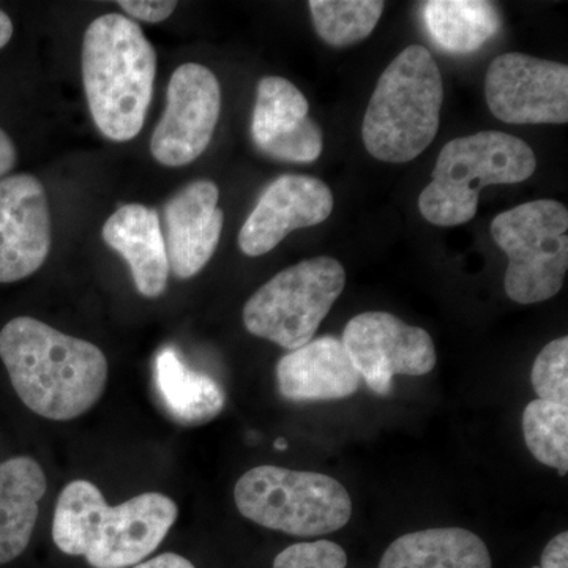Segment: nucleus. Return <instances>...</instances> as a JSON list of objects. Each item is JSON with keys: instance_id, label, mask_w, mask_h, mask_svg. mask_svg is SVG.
Instances as JSON below:
<instances>
[{"instance_id": "29", "label": "nucleus", "mask_w": 568, "mask_h": 568, "mask_svg": "<svg viewBox=\"0 0 568 568\" xmlns=\"http://www.w3.org/2000/svg\"><path fill=\"white\" fill-rule=\"evenodd\" d=\"M133 568H196L190 562L189 559L183 558L175 552H164V555L156 556L151 560L138 564Z\"/></svg>"}, {"instance_id": "22", "label": "nucleus", "mask_w": 568, "mask_h": 568, "mask_svg": "<svg viewBox=\"0 0 568 568\" xmlns=\"http://www.w3.org/2000/svg\"><path fill=\"white\" fill-rule=\"evenodd\" d=\"M308 7L317 36L334 48L372 36L384 11L381 0H312Z\"/></svg>"}, {"instance_id": "5", "label": "nucleus", "mask_w": 568, "mask_h": 568, "mask_svg": "<svg viewBox=\"0 0 568 568\" xmlns=\"http://www.w3.org/2000/svg\"><path fill=\"white\" fill-rule=\"evenodd\" d=\"M536 170V153L528 142L511 134L478 132L455 138L437 156L433 181L418 197V209L435 226H462L476 216L485 186L521 183Z\"/></svg>"}, {"instance_id": "9", "label": "nucleus", "mask_w": 568, "mask_h": 568, "mask_svg": "<svg viewBox=\"0 0 568 568\" xmlns=\"http://www.w3.org/2000/svg\"><path fill=\"white\" fill-rule=\"evenodd\" d=\"M342 342L366 387L376 395H390L396 375L424 376L436 366L432 335L392 313L366 312L353 317Z\"/></svg>"}, {"instance_id": "2", "label": "nucleus", "mask_w": 568, "mask_h": 568, "mask_svg": "<svg viewBox=\"0 0 568 568\" xmlns=\"http://www.w3.org/2000/svg\"><path fill=\"white\" fill-rule=\"evenodd\" d=\"M178 517V504L162 493L111 507L92 481L74 480L59 496L52 540L93 568L134 567L162 545Z\"/></svg>"}, {"instance_id": "18", "label": "nucleus", "mask_w": 568, "mask_h": 568, "mask_svg": "<svg viewBox=\"0 0 568 568\" xmlns=\"http://www.w3.org/2000/svg\"><path fill=\"white\" fill-rule=\"evenodd\" d=\"M44 493L47 476L36 459L0 463V564L11 562L28 548Z\"/></svg>"}, {"instance_id": "30", "label": "nucleus", "mask_w": 568, "mask_h": 568, "mask_svg": "<svg viewBox=\"0 0 568 568\" xmlns=\"http://www.w3.org/2000/svg\"><path fill=\"white\" fill-rule=\"evenodd\" d=\"M11 37H13V22L6 11L0 10V50L9 43Z\"/></svg>"}, {"instance_id": "24", "label": "nucleus", "mask_w": 568, "mask_h": 568, "mask_svg": "<svg viewBox=\"0 0 568 568\" xmlns=\"http://www.w3.org/2000/svg\"><path fill=\"white\" fill-rule=\"evenodd\" d=\"M532 387L538 399L568 405V338L552 339L537 355L532 366Z\"/></svg>"}, {"instance_id": "4", "label": "nucleus", "mask_w": 568, "mask_h": 568, "mask_svg": "<svg viewBox=\"0 0 568 568\" xmlns=\"http://www.w3.org/2000/svg\"><path fill=\"white\" fill-rule=\"evenodd\" d=\"M444 82L432 52L410 44L377 80L362 123L373 159L407 163L424 153L439 130Z\"/></svg>"}, {"instance_id": "23", "label": "nucleus", "mask_w": 568, "mask_h": 568, "mask_svg": "<svg viewBox=\"0 0 568 568\" xmlns=\"http://www.w3.org/2000/svg\"><path fill=\"white\" fill-rule=\"evenodd\" d=\"M523 435L538 463L567 476L568 405L534 399L523 413Z\"/></svg>"}, {"instance_id": "26", "label": "nucleus", "mask_w": 568, "mask_h": 568, "mask_svg": "<svg viewBox=\"0 0 568 568\" xmlns=\"http://www.w3.org/2000/svg\"><path fill=\"white\" fill-rule=\"evenodd\" d=\"M119 7H122V10L134 20L155 24V22L168 20L178 9V2L174 0H121Z\"/></svg>"}, {"instance_id": "31", "label": "nucleus", "mask_w": 568, "mask_h": 568, "mask_svg": "<svg viewBox=\"0 0 568 568\" xmlns=\"http://www.w3.org/2000/svg\"><path fill=\"white\" fill-rule=\"evenodd\" d=\"M287 447V443L284 439H276L275 440V448L276 450H284V448Z\"/></svg>"}, {"instance_id": "17", "label": "nucleus", "mask_w": 568, "mask_h": 568, "mask_svg": "<svg viewBox=\"0 0 568 568\" xmlns=\"http://www.w3.org/2000/svg\"><path fill=\"white\" fill-rule=\"evenodd\" d=\"M103 241L129 264L138 293L148 298L164 293L170 263L159 213L141 204L122 205L104 223Z\"/></svg>"}, {"instance_id": "25", "label": "nucleus", "mask_w": 568, "mask_h": 568, "mask_svg": "<svg viewBox=\"0 0 568 568\" xmlns=\"http://www.w3.org/2000/svg\"><path fill=\"white\" fill-rule=\"evenodd\" d=\"M345 549L331 540L302 541L283 549L274 568H346Z\"/></svg>"}, {"instance_id": "20", "label": "nucleus", "mask_w": 568, "mask_h": 568, "mask_svg": "<svg viewBox=\"0 0 568 568\" xmlns=\"http://www.w3.org/2000/svg\"><path fill=\"white\" fill-rule=\"evenodd\" d=\"M153 381L164 409L178 424L203 425L222 413L226 396L211 376L193 372L173 347L155 357Z\"/></svg>"}, {"instance_id": "6", "label": "nucleus", "mask_w": 568, "mask_h": 568, "mask_svg": "<svg viewBox=\"0 0 568 568\" xmlns=\"http://www.w3.org/2000/svg\"><path fill=\"white\" fill-rule=\"evenodd\" d=\"M234 500L242 517L295 537L336 532L353 515L349 493L334 477L268 465L239 478Z\"/></svg>"}, {"instance_id": "27", "label": "nucleus", "mask_w": 568, "mask_h": 568, "mask_svg": "<svg viewBox=\"0 0 568 568\" xmlns=\"http://www.w3.org/2000/svg\"><path fill=\"white\" fill-rule=\"evenodd\" d=\"M532 568H568V532L558 534L541 552L540 566Z\"/></svg>"}, {"instance_id": "16", "label": "nucleus", "mask_w": 568, "mask_h": 568, "mask_svg": "<svg viewBox=\"0 0 568 568\" xmlns=\"http://www.w3.org/2000/svg\"><path fill=\"white\" fill-rule=\"evenodd\" d=\"M361 381L342 339L331 335L291 351L276 365L280 394L291 402L347 398L358 390Z\"/></svg>"}, {"instance_id": "28", "label": "nucleus", "mask_w": 568, "mask_h": 568, "mask_svg": "<svg viewBox=\"0 0 568 568\" xmlns=\"http://www.w3.org/2000/svg\"><path fill=\"white\" fill-rule=\"evenodd\" d=\"M18 153L9 134L0 129V179L10 173L17 164Z\"/></svg>"}, {"instance_id": "10", "label": "nucleus", "mask_w": 568, "mask_h": 568, "mask_svg": "<svg viewBox=\"0 0 568 568\" xmlns=\"http://www.w3.org/2000/svg\"><path fill=\"white\" fill-rule=\"evenodd\" d=\"M485 99L500 122L562 125L568 122V67L521 52H506L489 63Z\"/></svg>"}, {"instance_id": "11", "label": "nucleus", "mask_w": 568, "mask_h": 568, "mask_svg": "<svg viewBox=\"0 0 568 568\" xmlns=\"http://www.w3.org/2000/svg\"><path fill=\"white\" fill-rule=\"evenodd\" d=\"M222 111L215 74L200 63H183L168 85V102L152 134L151 152L164 166L194 162L211 144Z\"/></svg>"}, {"instance_id": "21", "label": "nucleus", "mask_w": 568, "mask_h": 568, "mask_svg": "<svg viewBox=\"0 0 568 568\" xmlns=\"http://www.w3.org/2000/svg\"><path fill=\"white\" fill-rule=\"evenodd\" d=\"M422 13L432 39L454 54L480 50L500 29L499 10L485 0H429Z\"/></svg>"}, {"instance_id": "15", "label": "nucleus", "mask_w": 568, "mask_h": 568, "mask_svg": "<svg viewBox=\"0 0 568 568\" xmlns=\"http://www.w3.org/2000/svg\"><path fill=\"white\" fill-rule=\"evenodd\" d=\"M220 190L211 181L183 186L164 207L168 263L178 278L200 274L212 260L222 237L224 215L219 207Z\"/></svg>"}, {"instance_id": "14", "label": "nucleus", "mask_w": 568, "mask_h": 568, "mask_svg": "<svg viewBox=\"0 0 568 568\" xmlns=\"http://www.w3.org/2000/svg\"><path fill=\"white\" fill-rule=\"evenodd\" d=\"M310 104L293 82L280 77L257 82L252 136L265 155L280 162L313 163L323 153V130L308 115Z\"/></svg>"}, {"instance_id": "3", "label": "nucleus", "mask_w": 568, "mask_h": 568, "mask_svg": "<svg viewBox=\"0 0 568 568\" xmlns=\"http://www.w3.org/2000/svg\"><path fill=\"white\" fill-rule=\"evenodd\" d=\"M156 52L138 22L110 13L82 40V81L93 122L104 138L133 140L152 102Z\"/></svg>"}, {"instance_id": "13", "label": "nucleus", "mask_w": 568, "mask_h": 568, "mask_svg": "<svg viewBox=\"0 0 568 568\" xmlns=\"http://www.w3.org/2000/svg\"><path fill=\"white\" fill-rule=\"evenodd\" d=\"M334 211V194L312 175L286 174L261 194L239 234L246 256L272 252L287 234L325 222Z\"/></svg>"}, {"instance_id": "7", "label": "nucleus", "mask_w": 568, "mask_h": 568, "mask_svg": "<svg viewBox=\"0 0 568 568\" xmlns=\"http://www.w3.org/2000/svg\"><path fill=\"white\" fill-rule=\"evenodd\" d=\"M567 231V207L555 200L530 201L493 220V241L508 257V298L532 305L559 293L568 268Z\"/></svg>"}, {"instance_id": "19", "label": "nucleus", "mask_w": 568, "mask_h": 568, "mask_svg": "<svg viewBox=\"0 0 568 568\" xmlns=\"http://www.w3.org/2000/svg\"><path fill=\"white\" fill-rule=\"evenodd\" d=\"M379 568H493L485 541L463 528L417 530L396 538Z\"/></svg>"}, {"instance_id": "8", "label": "nucleus", "mask_w": 568, "mask_h": 568, "mask_svg": "<svg viewBox=\"0 0 568 568\" xmlns=\"http://www.w3.org/2000/svg\"><path fill=\"white\" fill-rule=\"evenodd\" d=\"M345 284V267L335 257H312L284 268L246 302L245 328L284 349H298L312 342Z\"/></svg>"}, {"instance_id": "1", "label": "nucleus", "mask_w": 568, "mask_h": 568, "mask_svg": "<svg viewBox=\"0 0 568 568\" xmlns=\"http://www.w3.org/2000/svg\"><path fill=\"white\" fill-rule=\"evenodd\" d=\"M0 358L22 403L50 420L82 416L106 387L100 347L33 317H14L0 331Z\"/></svg>"}, {"instance_id": "12", "label": "nucleus", "mask_w": 568, "mask_h": 568, "mask_svg": "<svg viewBox=\"0 0 568 568\" xmlns=\"http://www.w3.org/2000/svg\"><path fill=\"white\" fill-rule=\"evenodd\" d=\"M51 237L43 183L31 174L0 179V283L36 274L50 254Z\"/></svg>"}]
</instances>
